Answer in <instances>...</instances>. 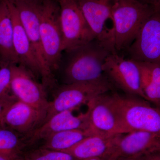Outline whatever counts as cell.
I'll return each mask as SVG.
<instances>
[{
  "label": "cell",
  "instance_id": "obj_1",
  "mask_svg": "<svg viewBox=\"0 0 160 160\" xmlns=\"http://www.w3.org/2000/svg\"><path fill=\"white\" fill-rule=\"evenodd\" d=\"M63 52L66 53L64 84L110 83L104 73L103 66L106 58L112 52L96 39Z\"/></svg>",
  "mask_w": 160,
  "mask_h": 160
},
{
  "label": "cell",
  "instance_id": "obj_14",
  "mask_svg": "<svg viewBox=\"0 0 160 160\" xmlns=\"http://www.w3.org/2000/svg\"><path fill=\"white\" fill-rule=\"evenodd\" d=\"M73 110L61 112L53 115L26 138L27 145L44 140L51 135L71 129L90 130L88 112L74 115Z\"/></svg>",
  "mask_w": 160,
  "mask_h": 160
},
{
  "label": "cell",
  "instance_id": "obj_3",
  "mask_svg": "<svg viewBox=\"0 0 160 160\" xmlns=\"http://www.w3.org/2000/svg\"><path fill=\"white\" fill-rule=\"evenodd\" d=\"M125 133L136 130L160 133V108L134 96L111 94Z\"/></svg>",
  "mask_w": 160,
  "mask_h": 160
},
{
  "label": "cell",
  "instance_id": "obj_17",
  "mask_svg": "<svg viewBox=\"0 0 160 160\" xmlns=\"http://www.w3.org/2000/svg\"><path fill=\"white\" fill-rule=\"evenodd\" d=\"M122 134L111 136L92 135L72 148L64 152H68L79 160L111 156L117 157L115 154Z\"/></svg>",
  "mask_w": 160,
  "mask_h": 160
},
{
  "label": "cell",
  "instance_id": "obj_21",
  "mask_svg": "<svg viewBox=\"0 0 160 160\" xmlns=\"http://www.w3.org/2000/svg\"><path fill=\"white\" fill-rule=\"evenodd\" d=\"M27 145L25 137L12 129L0 126V154L23 157V150Z\"/></svg>",
  "mask_w": 160,
  "mask_h": 160
},
{
  "label": "cell",
  "instance_id": "obj_13",
  "mask_svg": "<svg viewBox=\"0 0 160 160\" xmlns=\"http://www.w3.org/2000/svg\"><path fill=\"white\" fill-rule=\"evenodd\" d=\"M46 115L19 100L12 102L6 107L1 126L12 129L26 138L42 125Z\"/></svg>",
  "mask_w": 160,
  "mask_h": 160
},
{
  "label": "cell",
  "instance_id": "obj_8",
  "mask_svg": "<svg viewBox=\"0 0 160 160\" xmlns=\"http://www.w3.org/2000/svg\"><path fill=\"white\" fill-rule=\"evenodd\" d=\"M96 39L112 53L114 46V25L112 14L114 0H77Z\"/></svg>",
  "mask_w": 160,
  "mask_h": 160
},
{
  "label": "cell",
  "instance_id": "obj_12",
  "mask_svg": "<svg viewBox=\"0 0 160 160\" xmlns=\"http://www.w3.org/2000/svg\"><path fill=\"white\" fill-rule=\"evenodd\" d=\"M89 129L95 134L105 136L125 133L119 116L108 92L87 104Z\"/></svg>",
  "mask_w": 160,
  "mask_h": 160
},
{
  "label": "cell",
  "instance_id": "obj_19",
  "mask_svg": "<svg viewBox=\"0 0 160 160\" xmlns=\"http://www.w3.org/2000/svg\"><path fill=\"white\" fill-rule=\"evenodd\" d=\"M136 62L140 69L144 99L160 108V65Z\"/></svg>",
  "mask_w": 160,
  "mask_h": 160
},
{
  "label": "cell",
  "instance_id": "obj_20",
  "mask_svg": "<svg viewBox=\"0 0 160 160\" xmlns=\"http://www.w3.org/2000/svg\"><path fill=\"white\" fill-rule=\"evenodd\" d=\"M95 134L90 130L71 129L56 132L43 140L40 147L57 151H65L72 148L84 138Z\"/></svg>",
  "mask_w": 160,
  "mask_h": 160
},
{
  "label": "cell",
  "instance_id": "obj_29",
  "mask_svg": "<svg viewBox=\"0 0 160 160\" xmlns=\"http://www.w3.org/2000/svg\"><path fill=\"white\" fill-rule=\"evenodd\" d=\"M116 160H141L140 158L118 157Z\"/></svg>",
  "mask_w": 160,
  "mask_h": 160
},
{
  "label": "cell",
  "instance_id": "obj_6",
  "mask_svg": "<svg viewBox=\"0 0 160 160\" xmlns=\"http://www.w3.org/2000/svg\"><path fill=\"white\" fill-rule=\"evenodd\" d=\"M62 34V51H70L95 39L77 0H58Z\"/></svg>",
  "mask_w": 160,
  "mask_h": 160
},
{
  "label": "cell",
  "instance_id": "obj_9",
  "mask_svg": "<svg viewBox=\"0 0 160 160\" xmlns=\"http://www.w3.org/2000/svg\"><path fill=\"white\" fill-rule=\"evenodd\" d=\"M103 69L112 86L122 90L126 94L144 99L140 69L136 61L125 58L118 52L111 53L106 58Z\"/></svg>",
  "mask_w": 160,
  "mask_h": 160
},
{
  "label": "cell",
  "instance_id": "obj_15",
  "mask_svg": "<svg viewBox=\"0 0 160 160\" xmlns=\"http://www.w3.org/2000/svg\"><path fill=\"white\" fill-rule=\"evenodd\" d=\"M160 152V133L136 130L121 135L115 155L118 157L140 158Z\"/></svg>",
  "mask_w": 160,
  "mask_h": 160
},
{
  "label": "cell",
  "instance_id": "obj_5",
  "mask_svg": "<svg viewBox=\"0 0 160 160\" xmlns=\"http://www.w3.org/2000/svg\"><path fill=\"white\" fill-rule=\"evenodd\" d=\"M18 13L42 72L41 82L46 89L57 88L55 74L46 62L40 33V0H11Z\"/></svg>",
  "mask_w": 160,
  "mask_h": 160
},
{
  "label": "cell",
  "instance_id": "obj_27",
  "mask_svg": "<svg viewBox=\"0 0 160 160\" xmlns=\"http://www.w3.org/2000/svg\"><path fill=\"white\" fill-rule=\"evenodd\" d=\"M118 158L115 156L106 158H93L82 160H116Z\"/></svg>",
  "mask_w": 160,
  "mask_h": 160
},
{
  "label": "cell",
  "instance_id": "obj_26",
  "mask_svg": "<svg viewBox=\"0 0 160 160\" xmlns=\"http://www.w3.org/2000/svg\"><path fill=\"white\" fill-rule=\"evenodd\" d=\"M142 2L149 4L155 9H160V0H139Z\"/></svg>",
  "mask_w": 160,
  "mask_h": 160
},
{
  "label": "cell",
  "instance_id": "obj_22",
  "mask_svg": "<svg viewBox=\"0 0 160 160\" xmlns=\"http://www.w3.org/2000/svg\"><path fill=\"white\" fill-rule=\"evenodd\" d=\"M23 160H82L78 159L68 152L40 147L23 155Z\"/></svg>",
  "mask_w": 160,
  "mask_h": 160
},
{
  "label": "cell",
  "instance_id": "obj_25",
  "mask_svg": "<svg viewBox=\"0 0 160 160\" xmlns=\"http://www.w3.org/2000/svg\"><path fill=\"white\" fill-rule=\"evenodd\" d=\"M140 158L141 160H160V152L146 155Z\"/></svg>",
  "mask_w": 160,
  "mask_h": 160
},
{
  "label": "cell",
  "instance_id": "obj_24",
  "mask_svg": "<svg viewBox=\"0 0 160 160\" xmlns=\"http://www.w3.org/2000/svg\"><path fill=\"white\" fill-rule=\"evenodd\" d=\"M13 101H7L0 99V126H1V123L3 115L6 107L10 103Z\"/></svg>",
  "mask_w": 160,
  "mask_h": 160
},
{
  "label": "cell",
  "instance_id": "obj_18",
  "mask_svg": "<svg viewBox=\"0 0 160 160\" xmlns=\"http://www.w3.org/2000/svg\"><path fill=\"white\" fill-rule=\"evenodd\" d=\"M13 25L6 0H0V60L18 64L13 44Z\"/></svg>",
  "mask_w": 160,
  "mask_h": 160
},
{
  "label": "cell",
  "instance_id": "obj_16",
  "mask_svg": "<svg viewBox=\"0 0 160 160\" xmlns=\"http://www.w3.org/2000/svg\"><path fill=\"white\" fill-rule=\"evenodd\" d=\"M13 25V44L18 64L31 71L42 79V72L24 27L20 21L16 8L11 0H6Z\"/></svg>",
  "mask_w": 160,
  "mask_h": 160
},
{
  "label": "cell",
  "instance_id": "obj_10",
  "mask_svg": "<svg viewBox=\"0 0 160 160\" xmlns=\"http://www.w3.org/2000/svg\"><path fill=\"white\" fill-rule=\"evenodd\" d=\"M126 50L129 59L160 65V9H155Z\"/></svg>",
  "mask_w": 160,
  "mask_h": 160
},
{
  "label": "cell",
  "instance_id": "obj_7",
  "mask_svg": "<svg viewBox=\"0 0 160 160\" xmlns=\"http://www.w3.org/2000/svg\"><path fill=\"white\" fill-rule=\"evenodd\" d=\"M112 88L113 86L110 83L64 84L56 89L53 99L49 101L43 122L61 112L74 110L83 104L87 105L94 98L111 91Z\"/></svg>",
  "mask_w": 160,
  "mask_h": 160
},
{
  "label": "cell",
  "instance_id": "obj_2",
  "mask_svg": "<svg viewBox=\"0 0 160 160\" xmlns=\"http://www.w3.org/2000/svg\"><path fill=\"white\" fill-rule=\"evenodd\" d=\"M154 10L152 6L139 0H114L112 14L117 52L129 48Z\"/></svg>",
  "mask_w": 160,
  "mask_h": 160
},
{
  "label": "cell",
  "instance_id": "obj_23",
  "mask_svg": "<svg viewBox=\"0 0 160 160\" xmlns=\"http://www.w3.org/2000/svg\"><path fill=\"white\" fill-rule=\"evenodd\" d=\"M11 63L0 60V99L7 101L17 100L11 90Z\"/></svg>",
  "mask_w": 160,
  "mask_h": 160
},
{
  "label": "cell",
  "instance_id": "obj_4",
  "mask_svg": "<svg viewBox=\"0 0 160 160\" xmlns=\"http://www.w3.org/2000/svg\"><path fill=\"white\" fill-rule=\"evenodd\" d=\"M40 33L46 62L55 74L59 69L63 54L58 1L40 0Z\"/></svg>",
  "mask_w": 160,
  "mask_h": 160
},
{
  "label": "cell",
  "instance_id": "obj_28",
  "mask_svg": "<svg viewBox=\"0 0 160 160\" xmlns=\"http://www.w3.org/2000/svg\"><path fill=\"white\" fill-rule=\"evenodd\" d=\"M0 160H23V157L12 158L0 154Z\"/></svg>",
  "mask_w": 160,
  "mask_h": 160
},
{
  "label": "cell",
  "instance_id": "obj_11",
  "mask_svg": "<svg viewBox=\"0 0 160 160\" xmlns=\"http://www.w3.org/2000/svg\"><path fill=\"white\" fill-rule=\"evenodd\" d=\"M11 88L18 100L34 107L46 115L49 101L46 89L34 74L22 65H12Z\"/></svg>",
  "mask_w": 160,
  "mask_h": 160
}]
</instances>
